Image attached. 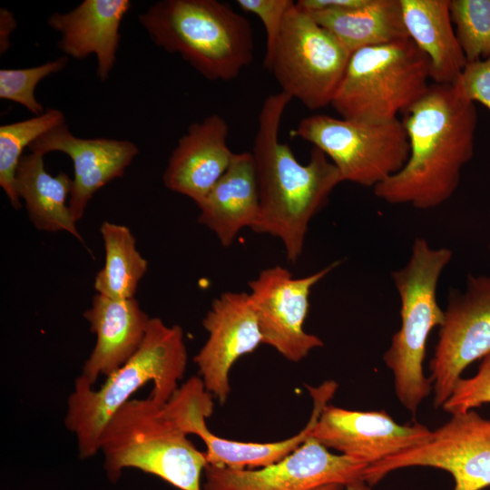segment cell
<instances>
[{
    "mask_svg": "<svg viewBox=\"0 0 490 490\" xmlns=\"http://www.w3.org/2000/svg\"><path fill=\"white\" fill-rule=\"evenodd\" d=\"M409 156L396 174L374 187L389 204L436 208L456 191L462 168L474 154L477 113L454 85L432 83L403 113Z\"/></svg>",
    "mask_w": 490,
    "mask_h": 490,
    "instance_id": "6da1fadb",
    "label": "cell"
},
{
    "mask_svg": "<svg viewBox=\"0 0 490 490\" xmlns=\"http://www.w3.org/2000/svg\"><path fill=\"white\" fill-rule=\"evenodd\" d=\"M291 97L283 92L264 99L252 147L260 196L259 215L251 228L279 239L286 258L295 263L303 252L311 219L326 205L343 179L331 161L313 147L306 164L279 140V128Z\"/></svg>",
    "mask_w": 490,
    "mask_h": 490,
    "instance_id": "7a4b0ae2",
    "label": "cell"
},
{
    "mask_svg": "<svg viewBox=\"0 0 490 490\" xmlns=\"http://www.w3.org/2000/svg\"><path fill=\"white\" fill-rule=\"evenodd\" d=\"M188 353L179 325L151 318L139 349L94 389L83 376L75 378L67 398L64 424L77 441L81 459L99 451L101 435L113 415L142 387L152 382L150 397L165 404L178 389L187 368Z\"/></svg>",
    "mask_w": 490,
    "mask_h": 490,
    "instance_id": "3957f363",
    "label": "cell"
},
{
    "mask_svg": "<svg viewBox=\"0 0 490 490\" xmlns=\"http://www.w3.org/2000/svg\"><path fill=\"white\" fill-rule=\"evenodd\" d=\"M152 41L211 81H230L250 64V23L218 0H161L139 15Z\"/></svg>",
    "mask_w": 490,
    "mask_h": 490,
    "instance_id": "277c9868",
    "label": "cell"
},
{
    "mask_svg": "<svg viewBox=\"0 0 490 490\" xmlns=\"http://www.w3.org/2000/svg\"><path fill=\"white\" fill-rule=\"evenodd\" d=\"M99 451L112 483L123 469L136 468L180 490H202L205 453L171 418L164 404L150 396L129 400L113 415L101 435Z\"/></svg>",
    "mask_w": 490,
    "mask_h": 490,
    "instance_id": "5b68a950",
    "label": "cell"
},
{
    "mask_svg": "<svg viewBox=\"0 0 490 490\" xmlns=\"http://www.w3.org/2000/svg\"><path fill=\"white\" fill-rule=\"evenodd\" d=\"M452 256L450 249H435L426 239L416 238L407 262L391 273L400 299L401 326L392 336L383 360L393 374L398 401L414 415L432 390L423 363L430 332L444 322L436 289Z\"/></svg>",
    "mask_w": 490,
    "mask_h": 490,
    "instance_id": "8992f818",
    "label": "cell"
},
{
    "mask_svg": "<svg viewBox=\"0 0 490 490\" xmlns=\"http://www.w3.org/2000/svg\"><path fill=\"white\" fill-rule=\"evenodd\" d=\"M430 63L410 38L351 54L331 106L341 118L390 122L430 86Z\"/></svg>",
    "mask_w": 490,
    "mask_h": 490,
    "instance_id": "52a82bcc",
    "label": "cell"
},
{
    "mask_svg": "<svg viewBox=\"0 0 490 490\" xmlns=\"http://www.w3.org/2000/svg\"><path fill=\"white\" fill-rule=\"evenodd\" d=\"M351 54L296 3L264 67L291 99L318 110L331 104Z\"/></svg>",
    "mask_w": 490,
    "mask_h": 490,
    "instance_id": "ba28073f",
    "label": "cell"
},
{
    "mask_svg": "<svg viewBox=\"0 0 490 490\" xmlns=\"http://www.w3.org/2000/svg\"><path fill=\"white\" fill-rule=\"evenodd\" d=\"M295 134L323 152L343 181L375 187L399 172L409 156V142L398 119L369 123L312 114Z\"/></svg>",
    "mask_w": 490,
    "mask_h": 490,
    "instance_id": "9c48e42d",
    "label": "cell"
},
{
    "mask_svg": "<svg viewBox=\"0 0 490 490\" xmlns=\"http://www.w3.org/2000/svg\"><path fill=\"white\" fill-rule=\"evenodd\" d=\"M306 387L313 399L309 422L298 434L277 442H241L213 434L205 420L213 412V396L207 391L200 377L188 378L164 404V407L187 436L193 434L203 441L208 465L254 469L274 464L301 446L310 436L321 410L337 390L336 385L330 381H325L318 387L306 385Z\"/></svg>",
    "mask_w": 490,
    "mask_h": 490,
    "instance_id": "30bf717a",
    "label": "cell"
},
{
    "mask_svg": "<svg viewBox=\"0 0 490 490\" xmlns=\"http://www.w3.org/2000/svg\"><path fill=\"white\" fill-rule=\"evenodd\" d=\"M410 466L445 470L453 490H482L490 485V419L474 410L451 415L428 441L369 465L363 480L370 486L389 473Z\"/></svg>",
    "mask_w": 490,
    "mask_h": 490,
    "instance_id": "8fae6325",
    "label": "cell"
},
{
    "mask_svg": "<svg viewBox=\"0 0 490 490\" xmlns=\"http://www.w3.org/2000/svg\"><path fill=\"white\" fill-rule=\"evenodd\" d=\"M430 360L434 407H442L473 362L490 354V277L469 275L464 291L451 289Z\"/></svg>",
    "mask_w": 490,
    "mask_h": 490,
    "instance_id": "7c38bea8",
    "label": "cell"
},
{
    "mask_svg": "<svg viewBox=\"0 0 490 490\" xmlns=\"http://www.w3.org/2000/svg\"><path fill=\"white\" fill-rule=\"evenodd\" d=\"M339 264L335 261L306 277L293 278L287 269L274 266L261 270L249 282L262 344L270 346L291 362H299L323 346L304 329L312 288Z\"/></svg>",
    "mask_w": 490,
    "mask_h": 490,
    "instance_id": "4fadbf2b",
    "label": "cell"
},
{
    "mask_svg": "<svg viewBox=\"0 0 490 490\" xmlns=\"http://www.w3.org/2000/svg\"><path fill=\"white\" fill-rule=\"evenodd\" d=\"M368 464L330 453L312 437L279 461L254 469L207 465L202 490H316L363 479Z\"/></svg>",
    "mask_w": 490,
    "mask_h": 490,
    "instance_id": "5bb4252c",
    "label": "cell"
},
{
    "mask_svg": "<svg viewBox=\"0 0 490 490\" xmlns=\"http://www.w3.org/2000/svg\"><path fill=\"white\" fill-rule=\"evenodd\" d=\"M432 436L427 426L397 424L386 411H358L327 404L310 437L327 448L372 465L420 446Z\"/></svg>",
    "mask_w": 490,
    "mask_h": 490,
    "instance_id": "9a60e30c",
    "label": "cell"
},
{
    "mask_svg": "<svg viewBox=\"0 0 490 490\" xmlns=\"http://www.w3.org/2000/svg\"><path fill=\"white\" fill-rule=\"evenodd\" d=\"M202 326L208 338L193 360L205 388L222 405L230 393L233 364L262 344L249 293H221L211 302Z\"/></svg>",
    "mask_w": 490,
    "mask_h": 490,
    "instance_id": "2e32d148",
    "label": "cell"
},
{
    "mask_svg": "<svg viewBox=\"0 0 490 490\" xmlns=\"http://www.w3.org/2000/svg\"><path fill=\"white\" fill-rule=\"evenodd\" d=\"M28 149L44 156L60 152L72 159L74 183L68 206L76 222L83 216L93 194L122 177L139 153L137 145L131 141L77 137L65 122L43 134Z\"/></svg>",
    "mask_w": 490,
    "mask_h": 490,
    "instance_id": "e0dca14e",
    "label": "cell"
},
{
    "mask_svg": "<svg viewBox=\"0 0 490 490\" xmlns=\"http://www.w3.org/2000/svg\"><path fill=\"white\" fill-rule=\"evenodd\" d=\"M228 133L227 122L217 113L191 124L171 154L162 175L165 187L199 204L231 162Z\"/></svg>",
    "mask_w": 490,
    "mask_h": 490,
    "instance_id": "ac0fdd59",
    "label": "cell"
},
{
    "mask_svg": "<svg viewBox=\"0 0 490 490\" xmlns=\"http://www.w3.org/2000/svg\"><path fill=\"white\" fill-rule=\"evenodd\" d=\"M132 7L130 0H84L67 13H53L48 25L61 34L64 55L83 59L94 54L96 75L105 82L116 61L121 23Z\"/></svg>",
    "mask_w": 490,
    "mask_h": 490,
    "instance_id": "d6986e66",
    "label": "cell"
},
{
    "mask_svg": "<svg viewBox=\"0 0 490 490\" xmlns=\"http://www.w3.org/2000/svg\"><path fill=\"white\" fill-rule=\"evenodd\" d=\"M96 341L83 367L82 376L95 384L129 360L143 341L150 317L135 298L116 299L100 294L83 313Z\"/></svg>",
    "mask_w": 490,
    "mask_h": 490,
    "instance_id": "ffe728a7",
    "label": "cell"
},
{
    "mask_svg": "<svg viewBox=\"0 0 490 490\" xmlns=\"http://www.w3.org/2000/svg\"><path fill=\"white\" fill-rule=\"evenodd\" d=\"M197 206L199 223L213 231L223 247H230L243 228L251 229L260 211L251 152L234 153L227 171Z\"/></svg>",
    "mask_w": 490,
    "mask_h": 490,
    "instance_id": "44dd1931",
    "label": "cell"
},
{
    "mask_svg": "<svg viewBox=\"0 0 490 490\" xmlns=\"http://www.w3.org/2000/svg\"><path fill=\"white\" fill-rule=\"evenodd\" d=\"M408 37L426 55L434 83L453 85L467 61L450 15V0H400Z\"/></svg>",
    "mask_w": 490,
    "mask_h": 490,
    "instance_id": "7402d4cb",
    "label": "cell"
},
{
    "mask_svg": "<svg viewBox=\"0 0 490 490\" xmlns=\"http://www.w3.org/2000/svg\"><path fill=\"white\" fill-rule=\"evenodd\" d=\"M73 179L61 171L50 174L44 167V155L30 152L19 162L15 188L24 201L28 216L39 230L66 231L83 243L66 201L73 190Z\"/></svg>",
    "mask_w": 490,
    "mask_h": 490,
    "instance_id": "603a6c76",
    "label": "cell"
},
{
    "mask_svg": "<svg viewBox=\"0 0 490 490\" xmlns=\"http://www.w3.org/2000/svg\"><path fill=\"white\" fill-rule=\"evenodd\" d=\"M350 53L409 38L400 0H369L361 7L308 13Z\"/></svg>",
    "mask_w": 490,
    "mask_h": 490,
    "instance_id": "cb8c5ba5",
    "label": "cell"
},
{
    "mask_svg": "<svg viewBox=\"0 0 490 490\" xmlns=\"http://www.w3.org/2000/svg\"><path fill=\"white\" fill-rule=\"evenodd\" d=\"M105 250L103 267L94 279L97 294L116 299L134 298L148 269L136 249L135 238L124 225L103 221L100 227Z\"/></svg>",
    "mask_w": 490,
    "mask_h": 490,
    "instance_id": "d4e9b609",
    "label": "cell"
},
{
    "mask_svg": "<svg viewBox=\"0 0 490 490\" xmlns=\"http://www.w3.org/2000/svg\"><path fill=\"white\" fill-rule=\"evenodd\" d=\"M64 122L62 111L48 108L40 115L0 126V186L15 209L19 210L22 206L15 191V179L24 149Z\"/></svg>",
    "mask_w": 490,
    "mask_h": 490,
    "instance_id": "484cf974",
    "label": "cell"
},
{
    "mask_svg": "<svg viewBox=\"0 0 490 490\" xmlns=\"http://www.w3.org/2000/svg\"><path fill=\"white\" fill-rule=\"evenodd\" d=\"M450 15L467 63L490 57V0H450Z\"/></svg>",
    "mask_w": 490,
    "mask_h": 490,
    "instance_id": "4316f807",
    "label": "cell"
},
{
    "mask_svg": "<svg viewBox=\"0 0 490 490\" xmlns=\"http://www.w3.org/2000/svg\"><path fill=\"white\" fill-rule=\"evenodd\" d=\"M69 57L60 56L38 66L21 69L0 70V98L17 103L34 116L44 113V106L36 100V85L45 77L64 70Z\"/></svg>",
    "mask_w": 490,
    "mask_h": 490,
    "instance_id": "83f0119b",
    "label": "cell"
},
{
    "mask_svg": "<svg viewBox=\"0 0 490 490\" xmlns=\"http://www.w3.org/2000/svg\"><path fill=\"white\" fill-rule=\"evenodd\" d=\"M482 359L477 373L468 378L460 377L442 406L450 415L465 413L490 403V354Z\"/></svg>",
    "mask_w": 490,
    "mask_h": 490,
    "instance_id": "f1b7e54d",
    "label": "cell"
},
{
    "mask_svg": "<svg viewBox=\"0 0 490 490\" xmlns=\"http://www.w3.org/2000/svg\"><path fill=\"white\" fill-rule=\"evenodd\" d=\"M292 0H237L238 6L246 13L258 16L266 32V53L264 61L273 53L280 35L285 16L294 5Z\"/></svg>",
    "mask_w": 490,
    "mask_h": 490,
    "instance_id": "f546056e",
    "label": "cell"
},
{
    "mask_svg": "<svg viewBox=\"0 0 490 490\" xmlns=\"http://www.w3.org/2000/svg\"><path fill=\"white\" fill-rule=\"evenodd\" d=\"M453 85L463 97L480 103L490 112V57L467 63Z\"/></svg>",
    "mask_w": 490,
    "mask_h": 490,
    "instance_id": "4dcf8cb0",
    "label": "cell"
},
{
    "mask_svg": "<svg viewBox=\"0 0 490 490\" xmlns=\"http://www.w3.org/2000/svg\"><path fill=\"white\" fill-rule=\"evenodd\" d=\"M16 27V21L6 8L0 10V54H3L10 47V35Z\"/></svg>",
    "mask_w": 490,
    "mask_h": 490,
    "instance_id": "1f68e13d",
    "label": "cell"
},
{
    "mask_svg": "<svg viewBox=\"0 0 490 490\" xmlns=\"http://www.w3.org/2000/svg\"><path fill=\"white\" fill-rule=\"evenodd\" d=\"M345 490H371V486L363 479H358L347 485Z\"/></svg>",
    "mask_w": 490,
    "mask_h": 490,
    "instance_id": "d6a6232c",
    "label": "cell"
},
{
    "mask_svg": "<svg viewBox=\"0 0 490 490\" xmlns=\"http://www.w3.org/2000/svg\"><path fill=\"white\" fill-rule=\"evenodd\" d=\"M344 486L337 484L327 485L316 490H342Z\"/></svg>",
    "mask_w": 490,
    "mask_h": 490,
    "instance_id": "836d02e7",
    "label": "cell"
}]
</instances>
